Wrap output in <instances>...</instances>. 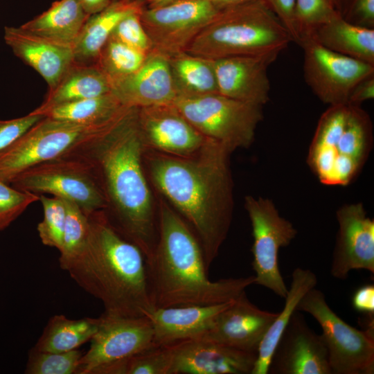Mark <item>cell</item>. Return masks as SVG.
I'll return each mask as SVG.
<instances>
[{
	"label": "cell",
	"instance_id": "52a82bcc",
	"mask_svg": "<svg viewBox=\"0 0 374 374\" xmlns=\"http://www.w3.org/2000/svg\"><path fill=\"white\" fill-rule=\"evenodd\" d=\"M100 124H78L44 116L0 156V180L10 184L37 164L64 157L107 133L127 114Z\"/></svg>",
	"mask_w": 374,
	"mask_h": 374
},
{
	"label": "cell",
	"instance_id": "277c9868",
	"mask_svg": "<svg viewBox=\"0 0 374 374\" xmlns=\"http://www.w3.org/2000/svg\"><path fill=\"white\" fill-rule=\"evenodd\" d=\"M87 216L89 229L84 248L60 264V267L81 288L102 302L105 314L148 317L154 308L143 253L115 230L104 211Z\"/></svg>",
	"mask_w": 374,
	"mask_h": 374
},
{
	"label": "cell",
	"instance_id": "f6af8a7d",
	"mask_svg": "<svg viewBox=\"0 0 374 374\" xmlns=\"http://www.w3.org/2000/svg\"><path fill=\"white\" fill-rule=\"evenodd\" d=\"M85 12L92 15L103 10L114 0H80Z\"/></svg>",
	"mask_w": 374,
	"mask_h": 374
},
{
	"label": "cell",
	"instance_id": "f35d334b",
	"mask_svg": "<svg viewBox=\"0 0 374 374\" xmlns=\"http://www.w3.org/2000/svg\"><path fill=\"white\" fill-rule=\"evenodd\" d=\"M143 10L132 12L122 19L110 37L148 55L154 51V47L141 21Z\"/></svg>",
	"mask_w": 374,
	"mask_h": 374
},
{
	"label": "cell",
	"instance_id": "7a4b0ae2",
	"mask_svg": "<svg viewBox=\"0 0 374 374\" xmlns=\"http://www.w3.org/2000/svg\"><path fill=\"white\" fill-rule=\"evenodd\" d=\"M137 108L107 133L73 152L92 168L104 194L107 218L124 238L136 245L145 260L158 238V214L143 168L145 145L136 119Z\"/></svg>",
	"mask_w": 374,
	"mask_h": 374
},
{
	"label": "cell",
	"instance_id": "7bdbcfd3",
	"mask_svg": "<svg viewBox=\"0 0 374 374\" xmlns=\"http://www.w3.org/2000/svg\"><path fill=\"white\" fill-rule=\"evenodd\" d=\"M352 305L359 312L374 314V285L368 284L357 289L352 297Z\"/></svg>",
	"mask_w": 374,
	"mask_h": 374
},
{
	"label": "cell",
	"instance_id": "60d3db41",
	"mask_svg": "<svg viewBox=\"0 0 374 374\" xmlns=\"http://www.w3.org/2000/svg\"><path fill=\"white\" fill-rule=\"evenodd\" d=\"M44 116L29 113L10 120H0V156Z\"/></svg>",
	"mask_w": 374,
	"mask_h": 374
},
{
	"label": "cell",
	"instance_id": "836d02e7",
	"mask_svg": "<svg viewBox=\"0 0 374 374\" xmlns=\"http://www.w3.org/2000/svg\"><path fill=\"white\" fill-rule=\"evenodd\" d=\"M83 353L80 350L64 353L39 351L32 348L24 373L26 374H76Z\"/></svg>",
	"mask_w": 374,
	"mask_h": 374
},
{
	"label": "cell",
	"instance_id": "c3c4849f",
	"mask_svg": "<svg viewBox=\"0 0 374 374\" xmlns=\"http://www.w3.org/2000/svg\"><path fill=\"white\" fill-rule=\"evenodd\" d=\"M328 1L333 5V6L335 8V6H336V3L337 0H328Z\"/></svg>",
	"mask_w": 374,
	"mask_h": 374
},
{
	"label": "cell",
	"instance_id": "4fadbf2b",
	"mask_svg": "<svg viewBox=\"0 0 374 374\" xmlns=\"http://www.w3.org/2000/svg\"><path fill=\"white\" fill-rule=\"evenodd\" d=\"M220 10L209 0H175L158 7H145L141 17L154 51L170 57L186 52Z\"/></svg>",
	"mask_w": 374,
	"mask_h": 374
},
{
	"label": "cell",
	"instance_id": "8d00e7d4",
	"mask_svg": "<svg viewBox=\"0 0 374 374\" xmlns=\"http://www.w3.org/2000/svg\"><path fill=\"white\" fill-rule=\"evenodd\" d=\"M337 13L328 0H295L294 22L297 35L296 43L309 37L313 30Z\"/></svg>",
	"mask_w": 374,
	"mask_h": 374
},
{
	"label": "cell",
	"instance_id": "ee69618b",
	"mask_svg": "<svg viewBox=\"0 0 374 374\" xmlns=\"http://www.w3.org/2000/svg\"><path fill=\"white\" fill-rule=\"evenodd\" d=\"M374 98V73L361 80L353 89L347 104L360 106Z\"/></svg>",
	"mask_w": 374,
	"mask_h": 374
},
{
	"label": "cell",
	"instance_id": "5bb4252c",
	"mask_svg": "<svg viewBox=\"0 0 374 374\" xmlns=\"http://www.w3.org/2000/svg\"><path fill=\"white\" fill-rule=\"evenodd\" d=\"M303 51L306 84L323 103L347 104L354 87L374 73V65L330 51L311 37L298 44Z\"/></svg>",
	"mask_w": 374,
	"mask_h": 374
},
{
	"label": "cell",
	"instance_id": "d590c367",
	"mask_svg": "<svg viewBox=\"0 0 374 374\" xmlns=\"http://www.w3.org/2000/svg\"><path fill=\"white\" fill-rule=\"evenodd\" d=\"M65 202L66 217L62 245L59 251L60 264L71 260L83 250L87 241L89 229L87 216L74 204L68 201Z\"/></svg>",
	"mask_w": 374,
	"mask_h": 374
},
{
	"label": "cell",
	"instance_id": "7c38bea8",
	"mask_svg": "<svg viewBox=\"0 0 374 374\" xmlns=\"http://www.w3.org/2000/svg\"><path fill=\"white\" fill-rule=\"evenodd\" d=\"M98 330L82 355L76 374H107L114 365L156 344L150 321L143 317H100Z\"/></svg>",
	"mask_w": 374,
	"mask_h": 374
},
{
	"label": "cell",
	"instance_id": "bcb514c9",
	"mask_svg": "<svg viewBox=\"0 0 374 374\" xmlns=\"http://www.w3.org/2000/svg\"><path fill=\"white\" fill-rule=\"evenodd\" d=\"M219 10L242 4L253 0H209Z\"/></svg>",
	"mask_w": 374,
	"mask_h": 374
},
{
	"label": "cell",
	"instance_id": "f1b7e54d",
	"mask_svg": "<svg viewBox=\"0 0 374 374\" xmlns=\"http://www.w3.org/2000/svg\"><path fill=\"white\" fill-rule=\"evenodd\" d=\"M98 318L70 319L54 315L48 320L34 349L51 353H64L78 349L91 340L98 330Z\"/></svg>",
	"mask_w": 374,
	"mask_h": 374
},
{
	"label": "cell",
	"instance_id": "2e32d148",
	"mask_svg": "<svg viewBox=\"0 0 374 374\" xmlns=\"http://www.w3.org/2000/svg\"><path fill=\"white\" fill-rule=\"evenodd\" d=\"M339 229L330 274L344 280L353 269L374 273V221L362 203L346 204L336 214Z\"/></svg>",
	"mask_w": 374,
	"mask_h": 374
},
{
	"label": "cell",
	"instance_id": "8992f818",
	"mask_svg": "<svg viewBox=\"0 0 374 374\" xmlns=\"http://www.w3.org/2000/svg\"><path fill=\"white\" fill-rule=\"evenodd\" d=\"M293 42L263 0L220 10L199 32L186 52L210 60L280 53Z\"/></svg>",
	"mask_w": 374,
	"mask_h": 374
},
{
	"label": "cell",
	"instance_id": "7dc6e473",
	"mask_svg": "<svg viewBox=\"0 0 374 374\" xmlns=\"http://www.w3.org/2000/svg\"><path fill=\"white\" fill-rule=\"evenodd\" d=\"M175 0H145L146 8H154L166 4Z\"/></svg>",
	"mask_w": 374,
	"mask_h": 374
},
{
	"label": "cell",
	"instance_id": "e575fe53",
	"mask_svg": "<svg viewBox=\"0 0 374 374\" xmlns=\"http://www.w3.org/2000/svg\"><path fill=\"white\" fill-rule=\"evenodd\" d=\"M44 211V218L37 225V231L42 242L60 251L66 217V205L64 200L57 197H48L39 195Z\"/></svg>",
	"mask_w": 374,
	"mask_h": 374
},
{
	"label": "cell",
	"instance_id": "d6a6232c",
	"mask_svg": "<svg viewBox=\"0 0 374 374\" xmlns=\"http://www.w3.org/2000/svg\"><path fill=\"white\" fill-rule=\"evenodd\" d=\"M170 345L154 344L114 365L107 374H172Z\"/></svg>",
	"mask_w": 374,
	"mask_h": 374
},
{
	"label": "cell",
	"instance_id": "44dd1931",
	"mask_svg": "<svg viewBox=\"0 0 374 374\" xmlns=\"http://www.w3.org/2000/svg\"><path fill=\"white\" fill-rule=\"evenodd\" d=\"M112 93L134 108L172 104L178 94L168 57L155 51L135 72L112 82Z\"/></svg>",
	"mask_w": 374,
	"mask_h": 374
},
{
	"label": "cell",
	"instance_id": "74e56055",
	"mask_svg": "<svg viewBox=\"0 0 374 374\" xmlns=\"http://www.w3.org/2000/svg\"><path fill=\"white\" fill-rule=\"evenodd\" d=\"M39 195L18 190L0 180V231L7 228Z\"/></svg>",
	"mask_w": 374,
	"mask_h": 374
},
{
	"label": "cell",
	"instance_id": "d6986e66",
	"mask_svg": "<svg viewBox=\"0 0 374 374\" xmlns=\"http://www.w3.org/2000/svg\"><path fill=\"white\" fill-rule=\"evenodd\" d=\"M172 374H251L257 353L199 337L170 344Z\"/></svg>",
	"mask_w": 374,
	"mask_h": 374
},
{
	"label": "cell",
	"instance_id": "f546056e",
	"mask_svg": "<svg viewBox=\"0 0 374 374\" xmlns=\"http://www.w3.org/2000/svg\"><path fill=\"white\" fill-rule=\"evenodd\" d=\"M178 95L218 93L212 62L187 52L167 57Z\"/></svg>",
	"mask_w": 374,
	"mask_h": 374
},
{
	"label": "cell",
	"instance_id": "d4e9b609",
	"mask_svg": "<svg viewBox=\"0 0 374 374\" xmlns=\"http://www.w3.org/2000/svg\"><path fill=\"white\" fill-rule=\"evenodd\" d=\"M112 92V82L96 65L73 62L48 92L42 103L30 113L39 114L53 107Z\"/></svg>",
	"mask_w": 374,
	"mask_h": 374
},
{
	"label": "cell",
	"instance_id": "7402d4cb",
	"mask_svg": "<svg viewBox=\"0 0 374 374\" xmlns=\"http://www.w3.org/2000/svg\"><path fill=\"white\" fill-rule=\"evenodd\" d=\"M4 40L13 53L53 87L74 62L73 46L30 33L21 26H6Z\"/></svg>",
	"mask_w": 374,
	"mask_h": 374
},
{
	"label": "cell",
	"instance_id": "ac0fdd59",
	"mask_svg": "<svg viewBox=\"0 0 374 374\" xmlns=\"http://www.w3.org/2000/svg\"><path fill=\"white\" fill-rule=\"evenodd\" d=\"M279 54L274 52L211 60L216 76L218 93L262 107L269 100L271 85L268 68Z\"/></svg>",
	"mask_w": 374,
	"mask_h": 374
},
{
	"label": "cell",
	"instance_id": "4dcf8cb0",
	"mask_svg": "<svg viewBox=\"0 0 374 374\" xmlns=\"http://www.w3.org/2000/svg\"><path fill=\"white\" fill-rule=\"evenodd\" d=\"M129 108L111 92L53 107L41 115L61 121L85 125L111 121Z\"/></svg>",
	"mask_w": 374,
	"mask_h": 374
},
{
	"label": "cell",
	"instance_id": "1f68e13d",
	"mask_svg": "<svg viewBox=\"0 0 374 374\" xmlns=\"http://www.w3.org/2000/svg\"><path fill=\"white\" fill-rule=\"evenodd\" d=\"M148 55L110 37L102 48L96 65L112 82L135 72Z\"/></svg>",
	"mask_w": 374,
	"mask_h": 374
},
{
	"label": "cell",
	"instance_id": "9a60e30c",
	"mask_svg": "<svg viewBox=\"0 0 374 374\" xmlns=\"http://www.w3.org/2000/svg\"><path fill=\"white\" fill-rule=\"evenodd\" d=\"M268 373L332 374L328 352L322 335L310 328L297 310L278 341Z\"/></svg>",
	"mask_w": 374,
	"mask_h": 374
},
{
	"label": "cell",
	"instance_id": "6da1fadb",
	"mask_svg": "<svg viewBox=\"0 0 374 374\" xmlns=\"http://www.w3.org/2000/svg\"><path fill=\"white\" fill-rule=\"evenodd\" d=\"M231 154L209 139L189 157L143 152L153 184L197 237L208 270L227 237L233 217Z\"/></svg>",
	"mask_w": 374,
	"mask_h": 374
},
{
	"label": "cell",
	"instance_id": "ab89813d",
	"mask_svg": "<svg viewBox=\"0 0 374 374\" xmlns=\"http://www.w3.org/2000/svg\"><path fill=\"white\" fill-rule=\"evenodd\" d=\"M335 9L350 23L374 28V0H337Z\"/></svg>",
	"mask_w": 374,
	"mask_h": 374
},
{
	"label": "cell",
	"instance_id": "b9f144b4",
	"mask_svg": "<svg viewBox=\"0 0 374 374\" xmlns=\"http://www.w3.org/2000/svg\"><path fill=\"white\" fill-rule=\"evenodd\" d=\"M275 13L291 35L293 42H297V35L294 22L295 0H263Z\"/></svg>",
	"mask_w": 374,
	"mask_h": 374
},
{
	"label": "cell",
	"instance_id": "ffe728a7",
	"mask_svg": "<svg viewBox=\"0 0 374 374\" xmlns=\"http://www.w3.org/2000/svg\"><path fill=\"white\" fill-rule=\"evenodd\" d=\"M278 312L258 308L242 292L215 319L202 338L248 353L259 346Z\"/></svg>",
	"mask_w": 374,
	"mask_h": 374
},
{
	"label": "cell",
	"instance_id": "3957f363",
	"mask_svg": "<svg viewBox=\"0 0 374 374\" xmlns=\"http://www.w3.org/2000/svg\"><path fill=\"white\" fill-rule=\"evenodd\" d=\"M146 269L154 309L223 303L255 284L254 276L211 280L197 237L163 199L158 206L157 242Z\"/></svg>",
	"mask_w": 374,
	"mask_h": 374
},
{
	"label": "cell",
	"instance_id": "30bf717a",
	"mask_svg": "<svg viewBox=\"0 0 374 374\" xmlns=\"http://www.w3.org/2000/svg\"><path fill=\"white\" fill-rule=\"evenodd\" d=\"M297 311L310 314L320 325L332 374L374 373L373 321L364 330L349 325L330 308L316 287L302 297Z\"/></svg>",
	"mask_w": 374,
	"mask_h": 374
},
{
	"label": "cell",
	"instance_id": "e0dca14e",
	"mask_svg": "<svg viewBox=\"0 0 374 374\" xmlns=\"http://www.w3.org/2000/svg\"><path fill=\"white\" fill-rule=\"evenodd\" d=\"M136 119L145 149L149 147L166 154L189 157L207 140L173 103L137 108Z\"/></svg>",
	"mask_w": 374,
	"mask_h": 374
},
{
	"label": "cell",
	"instance_id": "4316f807",
	"mask_svg": "<svg viewBox=\"0 0 374 374\" xmlns=\"http://www.w3.org/2000/svg\"><path fill=\"white\" fill-rule=\"evenodd\" d=\"M90 16L80 0H58L20 26L38 36L73 46Z\"/></svg>",
	"mask_w": 374,
	"mask_h": 374
},
{
	"label": "cell",
	"instance_id": "9c48e42d",
	"mask_svg": "<svg viewBox=\"0 0 374 374\" xmlns=\"http://www.w3.org/2000/svg\"><path fill=\"white\" fill-rule=\"evenodd\" d=\"M10 185L22 191L51 194L70 202L86 215L107 208L92 168L74 152L29 168L17 175Z\"/></svg>",
	"mask_w": 374,
	"mask_h": 374
},
{
	"label": "cell",
	"instance_id": "484cf974",
	"mask_svg": "<svg viewBox=\"0 0 374 374\" xmlns=\"http://www.w3.org/2000/svg\"><path fill=\"white\" fill-rule=\"evenodd\" d=\"M309 37L330 51L374 65V28L350 23L337 13Z\"/></svg>",
	"mask_w": 374,
	"mask_h": 374
},
{
	"label": "cell",
	"instance_id": "5b68a950",
	"mask_svg": "<svg viewBox=\"0 0 374 374\" xmlns=\"http://www.w3.org/2000/svg\"><path fill=\"white\" fill-rule=\"evenodd\" d=\"M373 137L372 121L360 106L330 105L317 123L308 163L321 184L347 186L365 164Z\"/></svg>",
	"mask_w": 374,
	"mask_h": 374
},
{
	"label": "cell",
	"instance_id": "cb8c5ba5",
	"mask_svg": "<svg viewBox=\"0 0 374 374\" xmlns=\"http://www.w3.org/2000/svg\"><path fill=\"white\" fill-rule=\"evenodd\" d=\"M145 8V0H114L103 10L91 15L73 45L74 62L96 65L102 48L118 22Z\"/></svg>",
	"mask_w": 374,
	"mask_h": 374
},
{
	"label": "cell",
	"instance_id": "8fae6325",
	"mask_svg": "<svg viewBox=\"0 0 374 374\" xmlns=\"http://www.w3.org/2000/svg\"><path fill=\"white\" fill-rule=\"evenodd\" d=\"M244 207L252 228L255 284L285 299L288 288L279 268L278 253L280 248L288 246L294 239L297 231L268 198L247 195Z\"/></svg>",
	"mask_w": 374,
	"mask_h": 374
},
{
	"label": "cell",
	"instance_id": "ba28073f",
	"mask_svg": "<svg viewBox=\"0 0 374 374\" xmlns=\"http://www.w3.org/2000/svg\"><path fill=\"white\" fill-rule=\"evenodd\" d=\"M173 105L204 137L219 143L230 152L251 145L263 118L262 106L219 93L178 95Z\"/></svg>",
	"mask_w": 374,
	"mask_h": 374
},
{
	"label": "cell",
	"instance_id": "603a6c76",
	"mask_svg": "<svg viewBox=\"0 0 374 374\" xmlns=\"http://www.w3.org/2000/svg\"><path fill=\"white\" fill-rule=\"evenodd\" d=\"M233 301L215 305L155 308L147 317L153 328L154 343L170 345L202 337L217 315Z\"/></svg>",
	"mask_w": 374,
	"mask_h": 374
},
{
	"label": "cell",
	"instance_id": "83f0119b",
	"mask_svg": "<svg viewBox=\"0 0 374 374\" xmlns=\"http://www.w3.org/2000/svg\"><path fill=\"white\" fill-rule=\"evenodd\" d=\"M317 284V277L312 270L301 267L294 269L290 287L284 299V307L281 312H278L259 346L251 374H267L274 350L291 317L297 310L299 301Z\"/></svg>",
	"mask_w": 374,
	"mask_h": 374
}]
</instances>
